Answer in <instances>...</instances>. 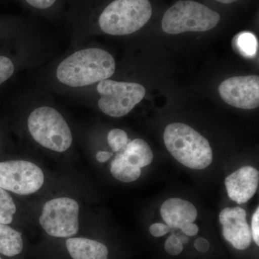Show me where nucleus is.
I'll use <instances>...</instances> for the list:
<instances>
[{"instance_id": "f257e3e1", "label": "nucleus", "mask_w": 259, "mask_h": 259, "mask_svg": "<svg viewBox=\"0 0 259 259\" xmlns=\"http://www.w3.org/2000/svg\"><path fill=\"white\" fill-rule=\"evenodd\" d=\"M115 71V61L108 51L88 48L76 51L56 69L58 81L70 88H83L108 79Z\"/></svg>"}, {"instance_id": "f03ea898", "label": "nucleus", "mask_w": 259, "mask_h": 259, "mask_svg": "<svg viewBox=\"0 0 259 259\" xmlns=\"http://www.w3.org/2000/svg\"><path fill=\"white\" fill-rule=\"evenodd\" d=\"M168 151L184 166L193 169H204L212 161L209 141L190 125L180 122L170 124L163 134Z\"/></svg>"}, {"instance_id": "7ed1b4c3", "label": "nucleus", "mask_w": 259, "mask_h": 259, "mask_svg": "<svg viewBox=\"0 0 259 259\" xmlns=\"http://www.w3.org/2000/svg\"><path fill=\"white\" fill-rule=\"evenodd\" d=\"M151 15L148 0H115L102 12L99 25L108 35H129L143 28Z\"/></svg>"}, {"instance_id": "20e7f679", "label": "nucleus", "mask_w": 259, "mask_h": 259, "mask_svg": "<svg viewBox=\"0 0 259 259\" xmlns=\"http://www.w3.org/2000/svg\"><path fill=\"white\" fill-rule=\"evenodd\" d=\"M28 127L32 139L51 151L64 152L72 144L69 125L54 107L42 106L35 109L29 115Z\"/></svg>"}, {"instance_id": "39448f33", "label": "nucleus", "mask_w": 259, "mask_h": 259, "mask_svg": "<svg viewBox=\"0 0 259 259\" xmlns=\"http://www.w3.org/2000/svg\"><path fill=\"white\" fill-rule=\"evenodd\" d=\"M220 20L221 15L205 5L192 0H182L165 13L161 26L166 33L177 35L212 30Z\"/></svg>"}, {"instance_id": "423d86ee", "label": "nucleus", "mask_w": 259, "mask_h": 259, "mask_svg": "<svg viewBox=\"0 0 259 259\" xmlns=\"http://www.w3.org/2000/svg\"><path fill=\"white\" fill-rule=\"evenodd\" d=\"M100 94L98 107L105 115L123 117L129 113L146 95V89L138 83L105 79L97 87Z\"/></svg>"}, {"instance_id": "0eeeda50", "label": "nucleus", "mask_w": 259, "mask_h": 259, "mask_svg": "<svg viewBox=\"0 0 259 259\" xmlns=\"http://www.w3.org/2000/svg\"><path fill=\"white\" fill-rule=\"evenodd\" d=\"M79 206L74 199L59 197L44 204L40 226L48 234L56 238H69L79 231Z\"/></svg>"}, {"instance_id": "6e6552de", "label": "nucleus", "mask_w": 259, "mask_h": 259, "mask_svg": "<svg viewBox=\"0 0 259 259\" xmlns=\"http://www.w3.org/2000/svg\"><path fill=\"white\" fill-rule=\"evenodd\" d=\"M44 183V172L32 162H0V187L5 190L28 195L40 190Z\"/></svg>"}, {"instance_id": "1a4fd4ad", "label": "nucleus", "mask_w": 259, "mask_h": 259, "mask_svg": "<svg viewBox=\"0 0 259 259\" xmlns=\"http://www.w3.org/2000/svg\"><path fill=\"white\" fill-rule=\"evenodd\" d=\"M223 101L237 108L252 110L259 105V77L256 75L233 76L218 88Z\"/></svg>"}, {"instance_id": "9d476101", "label": "nucleus", "mask_w": 259, "mask_h": 259, "mask_svg": "<svg viewBox=\"0 0 259 259\" xmlns=\"http://www.w3.org/2000/svg\"><path fill=\"white\" fill-rule=\"evenodd\" d=\"M223 236L236 249L245 250L251 243V231L246 221V212L241 207H227L219 215Z\"/></svg>"}, {"instance_id": "9b49d317", "label": "nucleus", "mask_w": 259, "mask_h": 259, "mask_svg": "<svg viewBox=\"0 0 259 259\" xmlns=\"http://www.w3.org/2000/svg\"><path fill=\"white\" fill-rule=\"evenodd\" d=\"M259 172L252 166H243L226 179L227 192L232 200L241 204L246 203L256 192Z\"/></svg>"}, {"instance_id": "f8f14e48", "label": "nucleus", "mask_w": 259, "mask_h": 259, "mask_svg": "<svg viewBox=\"0 0 259 259\" xmlns=\"http://www.w3.org/2000/svg\"><path fill=\"white\" fill-rule=\"evenodd\" d=\"M161 215L169 228H182L194 223L197 218V210L193 204L180 198H170L162 204Z\"/></svg>"}, {"instance_id": "ddd939ff", "label": "nucleus", "mask_w": 259, "mask_h": 259, "mask_svg": "<svg viewBox=\"0 0 259 259\" xmlns=\"http://www.w3.org/2000/svg\"><path fill=\"white\" fill-rule=\"evenodd\" d=\"M66 248L73 259H108V249L103 243L85 238H70Z\"/></svg>"}, {"instance_id": "4468645a", "label": "nucleus", "mask_w": 259, "mask_h": 259, "mask_svg": "<svg viewBox=\"0 0 259 259\" xmlns=\"http://www.w3.org/2000/svg\"><path fill=\"white\" fill-rule=\"evenodd\" d=\"M120 153L129 164L140 168L148 166L153 159L151 148L146 141L140 139L130 141Z\"/></svg>"}, {"instance_id": "2eb2a0df", "label": "nucleus", "mask_w": 259, "mask_h": 259, "mask_svg": "<svg viewBox=\"0 0 259 259\" xmlns=\"http://www.w3.org/2000/svg\"><path fill=\"white\" fill-rule=\"evenodd\" d=\"M23 248L21 233L8 225L0 223V253L13 257L20 254Z\"/></svg>"}, {"instance_id": "dca6fc26", "label": "nucleus", "mask_w": 259, "mask_h": 259, "mask_svg": "<svg viewBox=\"0 0 259 259\" xmlns=\"http://www.w3.org/2000/svg\"><path fill=\"white\" fill-rule=\"evenodd\" d=\"M110 171L115 179L125 183L137 180L141 175V168L129 164L120 153L112 160Z\"/></svg>"}, {"instance_id": "f3484780", "label": "nucleus", "mask_w": 259, "mask_h": 259, "mask_svg": "<svg viewBox=\"0 0 259 259\" xmlns=\"http://www.w3.org/2000/svg\"><path fill=\"white\" fill-rule=\"evenodd\" d=\"M234 47L245 57H254L256 54L258 42L256 37L250 32H241L235 37Z\"/></svg>"}, {"instance_id": "a211bd4d", "label": "nucleus", "mask_w": 259, "mask_h": 259, "mask_svg": "<svg viewBox=\"0 0 259 259\" xmlns=\"http://www.w3.org/2000/svg\"><path fill=\"white\" fill-rule=\"evenodd\" d=\"M16 211V205L13 197L6 190L0 187V223L10 224L13 222Z\"/></svg>"}, {"instance_id": "6ab92c4d", "label": "nucleus", "mask_w": 259, "mask_h": 259, "mask_svg": "<svg viewBox=\"0 0 259 259\" xmlns=\"http://www.w3.org/2000/svg\"><path fill=\"white\" fill-rule=\"evenodd\" d=\"M107 141L115 152H120L130 142L127 133L123 130L112 129L107 135Z\"/></svg>"}, {"instance_id": "aec40b11", "label": "nucleus", "mask_w": 259, "mask_h": 259, "mask_svg": "<svg viewBox=\"0 0 259 259\" xmlns=\"http://www.w3.org/2000/svg\"><path fill=\"white\" fill-rule=\"evenodd\" d=\"M15 72V64L11 59L0 55V85L6 82Z\"/></svg>"}, {"instance_id": "412c9836", "label": "nucleus", "mask_w": 259, "mask_h": 259, "mask_svg": "<svg viewBox=\"0 0 259 259\" xmlns=\"http://www.w3.org/2000/svg\"><path fill=\"white\" fill-rule=\"evenodd\" d=\"M164 249L168 254L171 255L180 254L183 250V243L179 237L171 235L165 242Z\"/></svg>"}, {"instance_id": "4be33fe9", "label": "nucleus", "mask_w": 259, "mask_h": 259, "mask_svg": "<svg viewBox=\"0 0 259 259\" xmlns=\"http://www.w3.org/2000/svg\"><path fill=\"white\" fill-rule=\"evenodd\" d=\"M169 227L167 225L158 223L151 225L149 228V231L153 236L158 238V237L163 236L167 234L169 232Z\"/></svg>"}, {"instance_id": "5701e85b", "label": "nucleus", "mask_w": 259, "mask_h": 259, "mask_svg": "<svg viewBox=\"0 0 259 259\" xmlns=\"http://www.w3.org/2000/svg\"><path fill=\"white\" fill-rule=\"evenodd\" d=\"M251 236L257 245H259V208H257L251 221Z\"/></svg>"}, {"instance_id": "b1692460", "label": "nucleus", "mask_w": 259, "mask_h": 259, "mask_svg": "<svg viewBox=\"0 0 259 259\" xmlns=\"http://www.w3.org/2000/svg\"><path fill=\"white\" fill-rule=\"evenodd\" d=\"M30 6L39 10H46L51 8L56 0H25Z\"/></svg>"}, {"instance_id": "393cba45", "label": "nucleus", "mask_w": 259, "mask_h": 259, "mask_svg": "<svg viewBox=\"0 0 259 259\" xmlns=\"http://www.w3.org/2000/svg\"><path fill=\"white\" fill-rule=\"evenodd\" d=\"M194 247L199 252L205 253V252L208 251L210 245H209L208 241L205 238H199L194 241Z\"/></svg>"}, {"instance_id": "a878e982", "label": "nucleus", "mask_w": 259, "mask_h": 259, "mask_svg": "<svg viewBox=\"0 0 259 259\" xmlns=\"http://www.w3.org/2000/svg\"><path fill=\"white\" fill-rule=\"evenodd\" d=\"M182 232L185 233V235L188 236H194L198 233L199 232V228L197 225L194 224V223H188V224H186L185 226L182 227Z\"/></svg>"}, {"instance_id": "bb28decb", "label": "nucleus", "mask_w": 259, "mask_h": 259, "mask_svg": "<svg viewBox=\"0 0 259 259\" xmlns=\"http://www.w3.org/2000/svg\"><path fill=\"white\" fill-rule=\"evenodd\" d=\"M112 156H113L112 153L108 152V151H99L97 153L96 158L97 161L100 163H104V162L108 161Z\"/></svg>"}, {"instance_id": "cd10ccee", "label": "nucleus", "mask_w": 259, "mask_h": 259, "mask_svg": "<svg viewBox=\"0 0 259 259\" xmlns=\"http://www.w3.org/2000/svg\"><path fill=\"white\" fill-rule=\"evenodd\" d=\"M219 3H223V4H230V3H234L237 0H216Z\"/></svg>"}, {"instance_id": "c85d7f7f", "label": "nucleus", "mask_w": 259, "mask_h": 259, "mask_svg": "<svg viewBox=\"0 0 259 259\" xmlns=\"http://www.w3.org/2000/svg\"><path fill=\"white\" fill-rule=\"evenodd\" d=\"M0 259H2L1 258H0Z\"/></svg>"}]
</instances>
